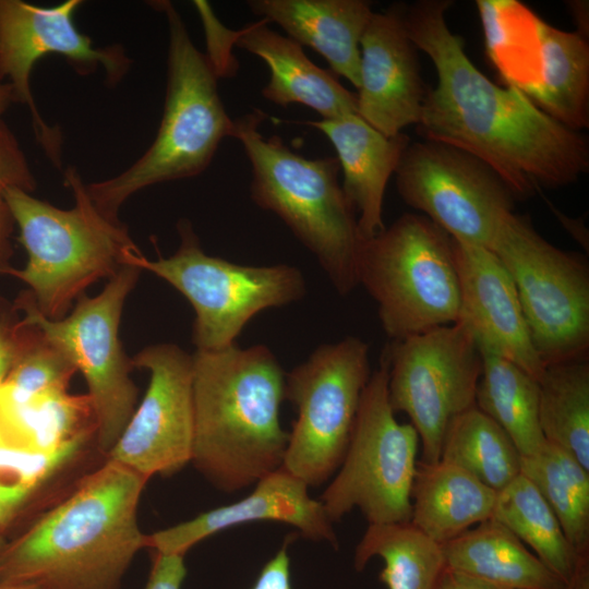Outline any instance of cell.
<instances>
[{
  "label": "cell",
  "mask_w": 589,
  "mask_h": 589,
  "mask_svg": "<svg viewBox=\"0 0 589 589\" xmlns=\"http://www.w3.org/2000/svg\"><path fill=\"white\" fill-rule=\"evenodd\" d=\"M296 536L286 537L280 549L264 564L251 589H291L289 545Z\"/></svg>",
  "instance_id": "obj_38"
},
{
  "label": "cell",
  "mask_w": 589,
  "mask_h": 589,
  "mask_svg": "<svg viewBox=\"0 0 589 589\" xmlns=\"http://www.w3.org/2000/svg\"><path fill=\"white\" fill-rule=\"evenodd\" d=\"M436 589H497L482 580L446 567Z\"/></svg>",
  "instance_id": "obj_40"
},
{
  "label": "cell",
  "mask_w": 589,
  "mask_h": 589,
  "mask_svg": "<svg viewBox=\"0 0 589 589\" xmlns=\"http://www.w3.org/2000/svg\"><path fill=\"white\" fill-rule=\"evenodd\" d=\"M440 459L461 467L496 492L521 470V455L513 441L476 406L450 421Z\"/></svg>",
  "instance_id": "obj_31"
},
{
  "label": "cell",
  "mask_w": 589,
  "mask_h": 589,
  "mask_svg": "<svg viewBox=\"0 0 589 589\" xmlns=\"http://www.w3.org/2000/svg\"><path fill=\"white\" fill-rule=\"evenodd\" d=\"M140 274V268L123 265L97 296L82 294L60 320L44 316L27 290L13 304L23 314L20 320L37 328L83 374L94 411L95 442L105 455L120 437L137 402L139 390L130 375L134 365L123 350L119 325Z\"/></svg>",
  "instance_id": "obj_9"
},
{
  "label": "cell",
  "mask_w": 589,
  "mask_h": 589,
  "mask_svg": "<svg viewBox=\"0 0 589 589\" xmlns=\"http://www.w3.org/2000/svg\"><path fill=\"white\" fill-rule=\"evenodd\" d=\"M63 175L74 197L68 209L17 187L4 193L27 262L2 275L27 285L36 308L50 320L64 317L91 285L113 277L127 254L140 251L123 223L97 209L77 169L69 166Z\"/></svg>",
  "instance_id": "obj_5"
},
{
  "label": "cell",
  "mask_w": 589,
  "mask_h": 589,
  "mask_svg": "<svg viewBox=\"0 0 589 589\" xmlns=\"http://www.w3.org/2000/svg\"><path fill=\"white\" fill-rule=\"evenodd\" d=\"M481 352L476 407L505 431L521 457L536 454L545 442L539 423L538 380L497 354Z\"/></svg>",
  "instance_id": "obj_27"
},
{
  "label": "cell",
  "mask_w": 589,
  "mask_h": 589,
  "mask_svg": "<svg viewBox=\"0 0 589 589\" xmlns=\"http://www.w3.org/2000/svg\"><path fill=\"white\" fill-rule=\"evenodd\" d=\"M387 384L382 357L363 390L344 459L318 498L333 524L354 508L369 524L410 521L420 440L410 423L397 421Z\"/></svg>",
  "instance_id": "obj_11"
},
{
  "label": "cell",
  "mask_w": 589,
  "mask_h": 589,
  "mask_svg": "<svg viewBox=\"0 0 589 589\" xmlns=\"http://www.w3.org/2000/svg\"><path fill=\"white\" fill-rule=\"evenodd\" d=\"M490 58L507 82L526 94L539 79V21L518 1L479 0Z\"/></svg>",
  "instance_id": "obj_32"
},
{
  "label": "cell",
  "mask_w": 589,
  "mask_h": 589,
  "mask_svg": "<svg viewBox=\"0 0 589 589\" xmlns=\"http://www.w3.org/2000/svg\"><path fill=\"white\" fill-rule=\"evenodd\" d=\"M265 118L254 109L233 119L231 137L241 143L252 168L251 199L276 214L313 253L339 294H349L358 286L361 239L356 211L338 180V159L306 158L278 135L265 139L260 131Z\"/></svg>",
  "instance_id": "obj_6"
},
{
  "label": "cell",
  "mask_w": 589,
  "mask_h": 589,
  "mask_svg": "<svg viewBox=\"0 0 589 589\" xmlns=\"http://www.w3.org/2000/svg\"><path fill=\"white\" fill-rule=\"evenodd\" d=\"M5 543L4 541L2 540V538L0 537V560H1V556H2V553L4 551V548H5Z\"/></svg>",
  "instance_id": "obj_46"
},
{
  "label": "cell",
  "mask_w": 589,
  "mask_h": 589,
  "mask_svg": "<svg viewBox=\"0 0 589 589\" xmlns=\"http://www.w3.org/2000/svg\"><path fill=\"white\" fill-rule=\"evenodd\" d=\"M496 493L455 464L419 460L410 492V522L443 545L492 518Z\"/></svg>",
  "instance_id": "obj_23"
},
{
  "label": "cell",
  "mask_w": 589,
  "mask_h": 589,
  "mask_svg": "<svg viewBox=\"0 0 589 589\" xmlns=\"http://www.w3.org/2000/svg\"><path fill=\"white\" fill-rule=\"evenodd\" d=\"M564 589H589V553L578 556L575 568Z\"/></svg>",
  "instance_id": "obj_41"
},
{
  "label": "cell",
  "mask_w": 589,
  "mask_h": 589,
  "mask_svg": "<svg viewBox=\"0 0 589 589\" xmlns=\"http://www.w3.org/2000/svg\"><path fill=\"white\" fill-rule=\"evenodd\" d=\"M185 576L183 554L155 552L144 589H181Z\"/></svg>",
  "instance_id": "obj_37"
},
{
  "label": "cell",
  "mask_w": 589,
  "mask_h": 589,
  "mask_svg": "<svg viewBox=\"0 0 589 589\" xmlns=\"http://www.w3.org/2000/svg\"><path fill=\"white\" fill-rule=\"evenodd\" d=\"M253 521H277L302 537L339 548L333 521L302 480L280 467L261 478L242 500L199 514L187 521L146 534V548L183 554L199 542L228 528Z\"/></svg>",
  "instance_id": "obj_19"
},
{
  "label": "cell",
  "mask_w": 589,
  "mask_h": 589,
  "mask_svg": "<svg viewBox=\"0 0 589 589\" xmlns=\"http://www.w3.org/2000/svg\"><path fill=\"white\" fill-rule=\"evenodd\" d=\"M235 44L266 63L269 80L262 95L268 101L281 107L304 105L322 120L357 113V95L332 71L313 63L301 45L271 29L265 20L237 32Z\"/></svg>",
  "instance_id": "obj_22"
},
{
  "label": "cell",
  "mask_w": 589,
  "mask_h": 589,
  "mask_svg": "<svg viewBox=\"0 0 589 589\" xmlns=\"http://www.w3.org/2000/svg\"><path fill=\"white\" fill-rule=\"evenodd\" d=\"M250 10L320 53L332 72L360 85V39L373 14L364 0H249Z\"/></svg>",
  "instance_id": "obj_21"
},
{
  "label": "cell",
  "mask_w": 589,
  "mask_h": 589,
  "mask_svg": "<svg viewBox=\"0 0 589 589\" xmlns=\"http://www.w3.org/2000/svg\"><path fill=\"white\" fill-rule=\"evenodd\" d=\"M450 0L402 7L406 33L437 75L426 92L418 133L486 164L515 200L575 183L589 169V143L537 107L521 91L500 86L468 58L464 38L446 22Z\"/></svg>",
  "instance_id": "obj_1"
},
{
  "label": "cell",
  "mask_w": 589,
  "mask_h": 589,
  "mask_svg": "<svg viewBox=\"0 0 589 589\" xmlns=\"http://www.w3.org/2000/svg\"><path fill=\"white\" fill-rule=\"evenodd\" d=\"M454 253L460 289L458 321L481 350L515 363L538 380L544 365L533 348L508 271L484 247L454 240Z\"/></svg>",
  "instance_id": "obj_18"
},
{
  "label": "cell",
  "mask_w": 589,
  "mask_h": 589,
  "mask_svg": "<svg viewBox=\"0 0 589 589\" xmlns=\"http://www.w3.org/2000/svg\"><path fill=\"white\" fill-rule=\"evenodd\" d=\"M446 567L497 589H564L553 574L505 526L490 518L443 544Z\"/></svg>",
  "instance_id": "obj_24"
},
{
  "label": "cell",
  "mask_w": 589,
  "mask_h": 589,
  "mask_svg": "<svg viewBox=\"0 0 589 589\" xmlns=\"http://www.w3.org/2000/svg\"><path fill=\"white\" fill-rule=\"evenodd\" d=\"M11 444L52 450L88 434H96L94 411L86 395L68 390L39 396L21 405L0 402Z\"/></svg>",
  "instance_id": "obj_33"
},
{
  "label": "cell",
  "mask_w": 589,
  "mask_h": 589,
  "mask_svg": "<svg viewBox=\"0 0 589 589\" xmlns=\"http://www.w3.org/2000/svg\"><path fill=\"white\" fill-rule=\"evenodd\" d=\"M132 362L148 371V387L106 457L146 479L171 476L192 460V354L175 344H157L143 348Z\"/></svg>",
  "instance_id": "obj_16"
},
{
  "label": "cell",
  "mask_w": 589,
  "mask_h": 589,
  "mask_svg": "<svg viewBox=\"0 0 589 589\" xmlns=\"http://www.w3.org/2000/svg\"><path fill=\"white\" fill-rule=\"evenodd\" d=\"M520 473L552 508L577 554L589 553V470L568 450L545 441L536 454L521 457Z\"/></svg>",
  "instance_id": "obj_29"
},
{
  "label": "cell",
  "mask_w": 589,
  "mask_h": 589,
  "mask_svg": "<svg viewBox=\"0 0 589 589\" xmlns=\"http://www.w3.org/2000/svg\"><path fill=\"white\" fill-rule=\"evenodd\" d=\"M149 3L164 13L168 26L167 88L157 134L129 168L86 184L94 205L113 221H120L119 211L134 193L205 171L233 127L218 92L219 76L193 44L180 13L167 0Z\"/></svg>",
  "instance_id": "obj_4"
},
{
  "label": "cell",
  "mask_w": 589,
  "mask_h": 589,
  "mask_svg": "<svg viewBox=\"0 0 589 589\" xmlns=\"http://www.w3.org/2000/svg\"><path fill=\"white\" fill-rule=\"evenodd\" d=\"M191 462L217 490L233 493L283 466L284 372L263 345L193 354Z\"/></svg>",
  "instance_id": "obj_3"
},
{
  "label": "cell",
  "mask_w": 589,
  "mask_h": 589,
  "mask_svg": "<svg viewBox=\"0 0 589 589\" xmlns=\"http://www.w3.org/2000/svg\"><path fill=\"white\" fill-rule=\"evenodd\" d=\"M4 301L0 298V312L5 308Z\"/></svg>",
  "instance_id": "obj_47"
},
{
  "label": "cell",
  "mask_w": 589,
  "mask_h": 589,
  "mask_svg": "<svg viewBox=\"0 0 589 589\" xmlns=\"http://www.w3.org/2000/svg\"><path fill=\"white\" fill-rule=\"evenodd\" d=\"M14 103H16V98L12 86L7 82H0V119Z\"/></svg>",
  "instance_id": "obj_43"
},
{
  "label": "cell",
  "mask_w": 589,
  "mask_h": 589,
  "mask_svg": "<svg viewBox=\"0 0 589 589\" xmlns=\"http://www.w3.org/2000/svg\"><path fill=\"white\" fill-rule=\"evenodd\" d=\"M371 374L369 345L353 336L318 346L286 373L285 399L298 416L281 467L309 488L339 468Z\"/></svg>",
  "instance_id": "obj_12"
},
{
  "label": "cell",
  "mask_w": 589,
  "mask_h": 589,
  "mask_svg": "<svg viewBox=\"0 0 589 589\" xmlns=\"http://www.w3.org/2000/svg\"><path fill=\"white\" fill-rule=\"evenodd\" d=\"M81 0L40 7L23 0H0V82L7 80L16 103L27 106L37 143L58 169H62V134L40 115L31 88L32 71L38 60L58 55L82 76L100 67L105 82L115 86L128 74L132 60L121 45L95 47L81 33L73 16Z\"/></svg>",
  "instance_id": "obj_14"
},
{
  "label": "cell",
  "mask_w": 589,
  "mask_h": 589,
  "mask_svg": "<svg viewBox=\"0 0 589 589\" xmlns=\"http://www.w3.org/2000/svg\"><path fill=\"white\" fill-rule=\"evenodd\" d=\"M402 5L373 12L360 39L357 115L386 136L419 123L426 95Z\"/></svg>",
  "instance_id": "obj_17"
},
{
  "label": "cell",
  "mask_w": 589,
  "mask_h": 589,
  "mask_svg": "<svg viewBox=\"0 0 589 589\" xmlns=\"http://www.w3.org/2000/svg\"><path fill=\"white\" fill-rule=\"evenodd\" d=\"M8 444H11V442L0 413V447Z\"/></svg>",
  "instance_id": "obj_45"
},
{
  "label": "cell",
  "mask_w": 589,
  "mask_h": 589,
  "mask_svg": "<svg viewBox=\"0 0 589 589\" xmlns=\"http://www.w3.org/2000/svg\"><path fill=\"white\" fill-rule=\"evenodd\" d=\"M401 200L453 240L490 249L515 197L473 155L448 144L409 143L395 171Z\"/></svg>",
  "instance_id": "obj_15"
},
{
  "label": "cell",
  "mask_w": 589,
  "mask_h": 589,
  "mask_svg": "<svg viewBox=\"0 0 589 589\" xmlns=\"http://www.w3.org/2000/svg\"><path fill=\"white\" fill-rule=\"evenodd\" d=\"M7 306L0 312V386L8 375L14 352L12 309Z\"/></svg>",
  "instance_id": "obj_39"
},
{
  "label": "cell",
  "mask_w": 589,
  "mask_h": 589,
  "mask_svg": "<svg viewBox=\"0 0 589 589\" xmlns=\"http://www.w3.org/2000/svg\"><path fill=\"white\" fill-rule=\"evenodd\" d=\"M540 67L534 87L525 95L566 128L589 125V45L578 32L539 21Z\"/></svg>",
  "instance_id": "obj_25"
},
{
  "label": "cell",
  "mask_w": 589,
  "mask_h": 589,
  "mask_svg": "<svg viewBox=\"0 0 589 589\" xmlns=\"http://www.w3.org/2000/svg\"><path fill=\"white\" fill-rule=\"evenodd\" d=\"M572 14L575 17L578 29L576 32L580 33L585 37L588 36V2L586 1H573L568 2Z\"/></svg>",
  "instance_id": "obj_42"
},
{
  "label": "cell",
  "mask_w": 589,
  "mask_h": 589,
  "mask_svg": "<svg viewBox=\"0 0 589 589\" xmlns=\"http://www.w3.org/2000/svg\"><path fill=\"white\" fill-rule=\"evenodd\" d=\"M373 557L384 562L378 579L387 589H436L446 569L443 545L410 521L369 524L354 549V570Z\"/></svg>",
  "instance_id": "obj_26"
},
{
  "label": "cell",
  "mask_w": 589,
  "mask_h": 589,
  "mask_svg": "<svg viewBox=\"0 0 589 589\" xmlns=\"http://www.w3.org/2000/svg\"><path fill=\"white\" fill-rule=\"evenodd\" d=\"M14 352L0 386V402L21 405L50 393L68 390L77 372L70 359L34 326L15 318Z\"/></svg>",
  "instance_id": "obj_34"
},
{
  "label": "cell",
  "mask_w": 589,
  "mask_h": 589,
  "mask_svg": "<svg viewBox=\"0 0 589 589\" xmlns=\"http://www.w3.org/2000/svg\"><path fill=\"white\" fill-rule=\"evenodd\" d=\"M333 144L344 175L342 190L358 212L361 240L385 229L383 204L387 182L395 173L410 137L402 132L386 136L357 113L336 119L306 121Z\"/></svg>",
  "instance_id": "obj_20"
},
{
  "label": "cell",
  "mask_w": 589,
  "mask_h": 589,
  "mask_svg": "<svg viewBox=\"0 0 589 589\" xmlns=\"http://www.w3.org/2000/svg\"><path fill=\"white\" fill-rule=\"evenodd\" d=\"M538 388L544 440L568 450L589 470V358L545 365Z\"/></svg>",
  "instance_id": "obj_28"
},
{
  "label": "cell",
  "mask_w": 589,
  "mask_h": 589,
  "mask_svg": "<svg viewBox=\"0 0 589 589\" xmlns=\"http://www.w3.org/2000/svg\"><path fill=\"white\" fill-rule=\"evenodd\" d=\"M180 244L167 257L147 259L129 252L124 265L164 279L191 303L192 340L200 351H217L236 345L247 323L257 313L303 298L306 284L294 266H250L206 254L189 220L178 225Z\"/></svg>",
  "instance_id": "obj_8"
},
{
  "label": "cell",
  "mask_w": 589,
  "mask_h": 589,
  "mask_svg": "<svg viewBox=\"0 0 589 589\" xmlns=\"http://www.w3.org/2000/svg\"><path fill=\"white\" fill-rule=\"evenodd\" d=\"M492 518L510 530L564 582L570 577L578 556L537 488L517 476L496 493Z\"/></svg>",
  "instance_id": "obj_30"
},
{
  "label": "cell",
  "mask_w": 589,
  "mask_h": 589,
  "mask_svg": "<svg viewBox=\"0 0 589 589\" xmlns=\"http://www.w3.org/2000/svg\"><path fill=\"white\" fill-rule=\"evenodd\" d=\"M357 278L376 302L382 328L392 340L458 321L454 240L421 214L406 213L361 240Z\"/></svg>",
  "instance_id": "obj_7"
},
{
  "label": "cell",
  "mask_w": 589,
  "mask_h": 589,
  "mask_svg": "<svg viewBox=\"0 0 589 589\" xmlns=\"http://www.w3.org/2000/svg\"><path fill=\"white\" fill-rule=\"evenodd\" d=\"M388 365V399L419 435L421 461H437L450 421L476 406L482 352L461 322L401 340L383 356Z\"/></svg>",
  "instance_id": "obj_13"
},
{
  "label": "cell",
  "mask_w": 589,
  "mask_h": 589,
  "mask_svg": "<svg viewBox=\"0 0 589 589\" xmlns=\"http://www.w3.org/2000/svg\"><path fill=\"white\" fill-rule=\"evenodd\" d=\"M147 480L106 458L5 545L0 580L50 589H120L136 554L146 548L137 509Z\"/></svg>",
  "instance_id": "obj_2"
},
{
  "label": "cell",
  "mask_w": 589,
  "mask_h": 589,
  "mask_svg": "<svg viewBox=\"0 0 589 589\" xmlns=\"http://www.w3.org/2000/svg\"><path fill=\"white\" fill-rule=\"evenodd\" d=\"M490 250L508 271L533 348L543 365L589 358V265L562 250L515 212L501 221Z\"/></svg>",
  "instance_id": "obj_10"
},
{
  "label": "cell",
  "mask_w": 589,
  "mask_h": 589,
  "mask_svg": "<svg viewBox=\"0 0 589 589\" xmlns=\"http://www.w3.org/2000/svg\"><path fill=\"white\" fill-rule=\"evenodd\" d=\"M0 589H50L37 582L25 581H2L0 580Z\"/></svg>",
  "instance_id": "obj_44"
},
{
  "label": "cell",
  "mask_w": 589,
  "mask_h": 589,
  "mask_svg": "<svg viewBox=\"0 0 589 589\" xmlns=\"http://www.w3.org/2000/svg\"><path fill=\"white\" fill-rule=\"evenodd\" d=\"M37 182L20 142L11 128L0 119V275L10 267L14 255L16 228L4 193L9 187L34 192Z\"/></svg>",
  "instance_id": "obj_36"
},
{
  "label": "cell",
  "mask_w": 589,
  "mask_h": 589,
  "mask_svg": "<svg viewBox=\"0 0 589 589\" xmlns=\"http://www.w3.org/2000/svg\"><path fill=\"white\" fill-rule=\"evenodd\" d=\"M94 434L52 450L8 444L0 447V529L75 461Z\"/></svg>",
  "instance_id": "obj_35"
}]
</instances>
